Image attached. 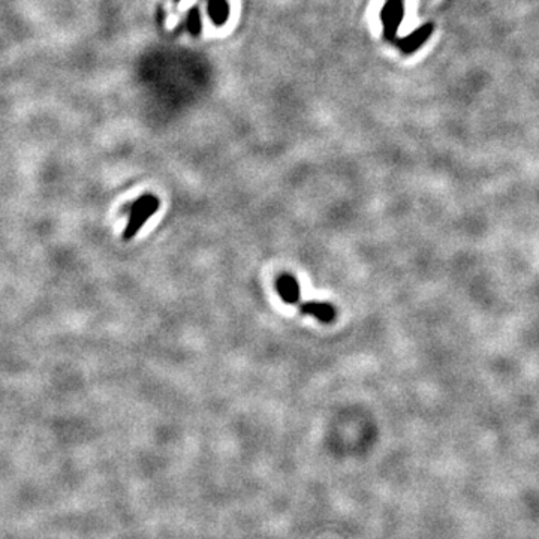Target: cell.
Segmentation results:
<instances>
[{"label":"cell","instance_id":"1","mask_svg":"<svg viewBox=\"0 0 539 539\" xmlns=\"http://www.w3.org/2000/svg\"><path fill=\"white\" fill-rule=\"evenodd\" d=\"M159 206H160L159 198L151 195V193L142 195L137 201L132 202L129 207L128 225L123 231V240L129 241L134 238L141 231V228L144 227V223L159 210Z\"/></svg>","mask_w":539,"mask_h":539},{"label":"cell","instance_id":"2","mask_svg":"<svg viewBox=\"0 0 539 539\" xmlns=\"http://www.w3.org/2000/svg\"><path fill=\"white\" fill-rule=\"evenodd\" d=\"M404 18V0H386L381 9V22L384 38L395 44L399 38V29Z\"/></svg>","mask_w":539,"mask_h":539},{"label":"cell","instance_id":"3","mask_svg":"<svg viewBox=\"0 0 539 539\" xmlns=\"http://www.w3.org/2000/svg\"><path fill=\"white\" fill-rule=\"evenodd\" d=\"M434 32V24L433 23H425L421 27L415 29L412 33L403 38H397L395 44L400 48V52L403 54H413L430 39V36ZM394 44V45H395Z\"/></svg>","mask_w":539,"mask_h":539},{"label":"cell","instance_id":"4","mask_svg":"<svg viewBox=\"0 0 539 539\" xmlns=\"http://www.w3.org/2000/svg\"><path fill=\"white\" fill-rule=\"evenodd\" d=\"M276 291L283 303L291 306H298L301 303L300 283L291 273H282L276 280Z\"/></svg>","mask_w":539,"mask_h":539},{"label":"cell","instance_id":"5","mask_svg":"<svg viewBox=\"0 0 539 539\" xmlns=\"http://www.w3.org/2000/svg\"><path fill=\"white\" fill-rule=\"evenodd\" d=\"M298 309L303 314H309V317H313L322 324H331L337 317V310L334 309V306L324 301H301Z\"/></svg>","mask_w":539,"mask_h":539},{"label":"cell","instance_id":"6","mask_svg":"<svg viewBox=\"0 0 539 539\" xmlns=\"http://www.w3.org/2000/svg\"><path fill=\"white\" fill-rule=\"evenodd\" d=\"M180 2V0H174ZM207 13L211 23L216 27L225 26L231 17V6L228 0H207Z\"/></svg>","mask_w":539,"mask_h":539},{"label":"cell","instance_id":"7","mask_svg":"<svg viewBox=\"0 0 539 539\" xmlns=\"http://www.w3.org/2000/svg\"><path fill=\"white\" fill-rule=\"evenodd\" d=\"M186 27L188 32L192 36H199L202 32V20H201V13L198 6H193L188 11L186 17Z\"/></svg>","mask_w":539,"mask_h":539}]
</instances>
